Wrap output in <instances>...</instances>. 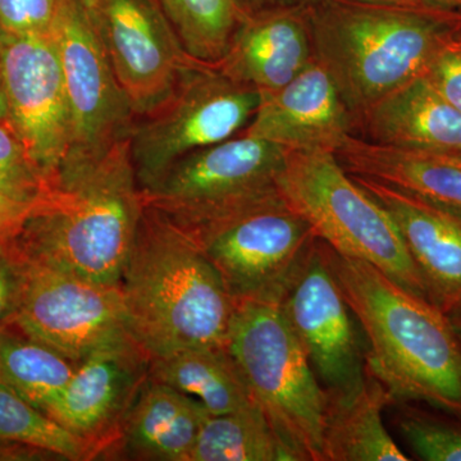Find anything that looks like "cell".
I'll use <instances>...</instances> for the list:
<instances>
[{"label": "cell", "mask_w": 461, "mask_h": 461, "mask_svg": "<svg viewBox=\"0 0 461 461\" xmlns=\"http://www.w3.org/2000/svg\"><path fill=\"white\" fill-rule=\"evenodd\" d=\"M189 56L217 65L245 16L240 0H158Z\"/></svg>", "instance_id": "cell-26"}, {"label": "cell", "mask_w": 461, "mask_h": 461, "mask_svg": "<svg viewBox=\"0 0 461 461\" xmlns=\"http://www.w3.org/2000/svg\"><path fill=\"white\" fill-rule=\"evenodd\" d=\"M130 332L153 357L226 345L236 304L186 230L145 203L120 282Z\"/></svg>", "instance_id": "cell-3"}, {"label": "cell", "mask_w": 461, "mask_h": 461, "mask_svg": "<svg viewBox=\"0 0 461 461\" xmlns=\"http://www.w3.org/2000/svg\"><path fill=\"white\" fill-rule=\"evenodd\" d=\"M149 378L196 400L209 415L226 414L256 402L226 345L185 348L153 357Z\"/></svg>", "instance_id": "cell-23"}, {"label": "cell", "mask_w": 461, "mask_h": 461, "mask_svg": "<svg viewBox=\"0 0 461 461\" xmlns=\"http://www.w3.org/2000/svg\"><path fill=\"white\" fill-rule=\"evenodd\" d=\"M190 461H290L271 421L257 402L208 415Z\"/></svg>", "instance_id": "cell-25"}, {"label": "cell", "mask_w": 461, "mask_h": 461, "mask_svg": "<svg viewBox=\"0 0 461 461\" xmlns=\"http://www.w3.org/2000/svg\"><path fill=\"white\" fill-rule=\"evenodd\" d=\"M260 95L259 107L242 133L287 150L336 154L357 126L329 72L315 58L284 87Z\"/></svg>", "instance_id": "cell-16"}, {"label": "cell", "mask_w": 461, "mask_h": 461, "mask_svg": "<svg viewBox=\"0 0 461 461\" xmlns=\"http://www.w3.org/2000/svg\"><path fill=\"white\" fill-rule=\"evenodd\" d=\"M90 14L136 118L203 65L185 50L158 0H96Z\"/></svg>", "instance_id": "cell-13"}, {"label": "cell", "mask_w": 461, "mask_h": 461, "mask_svg": "<svg viewBox=\"0 0 461 461\" xmlns=\"http://www.w3.org/2000/svg\"><path fill=\"white\" fill-rule=\"evenodd\" d=\"M259 91L214 65L194 67L171 95L136 118L130 154L141 193L153 189L181 158L240 135L259 107Z\"/></svg>", "instance_id": "cell-7"}, {"label": "cell", "mask_w": 461, "mask_h": 461, "mask_svg": "<svg viewBox=\"0 0 461 461\" xmlns=\"http://www.w3.org/2000/svg\"><path fill=\"white\" fill-rule=\"evenodd\" d=\"M369 140L414 150H461V113L424 76L393 90L357 121Z\"/></svg>", "instance_id": "cell-20"}, {"label": "cell", "mask_w": 461, "mask_h": 461, "mask_svg": "<svg viewBox=\"0 0 461 461\" xmlns=\"http://www.w3.org/2000/svg\"><path fill=\"white\" fill-rule=\"evenodd\" d=\"M0 190L26 205L35 204L47 191V182L7 121L0 122Z\"/></svg>", "instance_id": "cell-28"}, {"label": "cell", "mask_w": 461, "mask_h": 461, "mask_svg": "<svg viewBox=\"0 0 461 461\" xmlns=\"http://www.w3.org/2000/svg\"><path fill=\"white\" fill-rule=\"evenodd\" d=\"M149 366L150 357L135 342L95 351L77 364L45 414L91 442L102 455L120 441Z\"/></svg>", "instance_id": "cell-15"}, {"label": "cell", "mask_w": 461, "mask_h": 461, "mask_svg": "<svg viewBox=\"0 0 461 461\" xmlns=\"http://www.w3.org/2000/svg\"><path fill=\"white\" fill-rule=\"evenodd\" d=\"M60 0H0V27L14 35L50 33Z\"/></svg>", "instance_id": "cell-30"}, {"label": "cell", "mask_w": 461, "mask_h": 461, "mask_svg": "<svg viewBox=\"0 0 461 461\" xmlns=\"http://www.w3.org/2000/svg\"><path fill=\"white\" fill-rule=\"evenodd\" d=\"M5 445L23 446L65 460H90L100 455L91 442L69 432L0 382V446Z\"/></svg>", "instance_id": "cell-27"}, {"label": "cell", "mask_w": 461, "mask_h": 461, "mask_svg": "<svg viewBox=\"0 0 461 461\" xmlns=\"http://www.w3.org/2000/svg\"><path fill=\"white\" fill-rule=\"evenodd\" d=\"M226 339L254 402L271 421L290 461H324L327 391L280 305L235 303Z\"/></svg>", "instance_id": "cell-6"}, {"label": "cell", "mask_w": 461, "mask_h": 461, "mask_svg": "<svg viewBox=\"0 0 461 461\" xmlns=\"http://www.w3.org/2000/svg\"><path fill=\"white\" fill-rule=\"evenodd\" d=\"M50 35L71 112L69 153H96L130 136L136 114L115 77L90 12L80 0H60Z\"/></svg>", "instance_id": "cell-11"}, {"label": "cell", "mask_w": 461, "mask_h": 461, "mask_svg": "<svg viewBox=\"0 0 461 461\" xmlns=\"http://www.w3.org/2000/svg\"><path fill=\"white\" fill-rule=\"evenodd\" d=\"M323 256L359 323L366 366L396 402H426L461 420V342L447 315L372 264Z\"/></svg>", "instance_id": "cell-2"}, {"label": "cell", "mask_w": 461, "mask_h": 461, "mask_svg": "<svg viewBox=\"0 0 461 461\" xmlns=\"http://www.w3.org/2000/svg\"><path fill=\"white\" fill-rule=\"evenodd\" d=\"M278 190L317 239L336 253L372 264L400 286L429 302L395 221L351 177L335 153L288 150Z\"/></svg>", "instance_id": "cell-5"}, {"label": "cell", "mask_w": 461, "mask_h": 461, "mask_svg": "<svg viewBox=\"0 0 461 461\" xmlns=\"http://www.w3.org/2000/svg\"><path fill=\"white\" fill-rule=\"evenodd\" d=\"M393 402L395 397L368 366L357 390L327 391L324 461H408L382 418L384 408Z\"/></svg>", "instance_id": "cell-22"}, {"label": "cell", "mask_w": 461, "mask_h": 461, "mask_svg": "<svg viewBox=\"0 0 461 461\" xmlns=\"http://www.w3.org/2000/svg\"><path fill=\"white\" fill-rule=\"evenodd\" d=\"M314 57L359 121L378 100L423 76L460 29L461 14L329 0L311 12Z\"/></svg>", "instance_id": "cell-4"}, {"label": "cell", "mask_w": 461, "mask_h": 461, "mask_svg": "<svg viewBox=\"0 0 461 461\" xmlns=\"http://www.w3.org/2000/svg\"><path fill=\"white\" fill-rule=\"evenodd\" d=\"M346 171L461 217V150H414L351 135L336 151Z\"/></svg>", "instance_id": "cell-19"}, {"label": "cell", "mask_w": 461, "mask_h": 461, "mask_svg": "<svg viewBox=\"0 0 461 461\" xmlns=\"http://www.w3.org/2000/svg\"><path fill=\"white\" fill-rule=\"evenodd\" d=\"M351 177L395 221L423 278L429 302L445 314L460 308V215L371 178Z\"/></svg>", "instance_id": "cell-18"}, {"label": "cell", "mask_w": 461, "mask_h": 461, "mask_svg": "<svg viewBox=\"0 0 461 461\" xmlns=\"http://www.w3.org/2000/svg\"><path fill=\"white\" fill-rule=\"evenodd\" d=\"M287 153L241 132L181 158L142 196L182 230L196 229L280 196L278 177Z\"/></svg>", "instance_id": "cell-9"}, {"label": "cell", "mask_w": 461, "mask_h": 461, "mask_svg": "<svg viewBox=\"0 0 461 461\" xmlns=\"http://www.w3.org/2000/svg\"><path fill=\"white\" fill-rule=\"evenodd\" d=\"M130 136L96 153H69L8 241L18 262L120 286L144 212Z\"/></svg>", "instance_id": "cell-1"}, {"label": "cell", "mask_w": 461, "mask_h": 461, "mask_svg": "<svg viewBox=\"0 0 461 461\" xmlns=\"http://www.w3.org/2000/svg\"><path fill=\"white\" fill-rule=\"evenodd\" d=\"M311 12L299 8L247 12L215 68L260 94L281 89L314 60Z\"/></svg>", "instance_id": "cell-17"}, {"label": "cell", "mask_w": 461, "mask_h": 461, "mask_svg": "<svg viewBox=\"0 0 461 461\" xmlns=\"http://www.w3.org/2000/svg\"><path fill=\"white\" fill-rule=\"evenodd\" d=\"M446 315H447L450 323L453 324L455 333H456V336L459 338L461 342V306L460 308L455 309L451 313Z\"/></svg>", "instance_id": "cell-38"}, {"label": "cell", "mask_w": 461, "mask_h": 461, "mask_svg": "<svg viewBox=\"0 0 461 461\" xmlns=\"http://www.w3.org/2000/svg\"><path fill=\"white\" fill-rule=\"evenodd\" d=\"M32 206L9 198L0 190V241H8L14 235Z\"/></svg>", "instance_id": "cell-33"}, {"label": "cell", "mask_w": 461, "mask_h": 461, "mask_svg": "<svg viewBox=\"0 0 461 461\" xmlns=\"http://www.w3.org/2000/svg\"><path fill=\"white\" fill-rule=\"evenodd\" d=\"M81 3L85 5V8L87 9V11H91V9L94 8V5H95L96 0H80Z\"/></svg>", "instance_id": "cell-40"}, {"label": "cell", "mask_w": 461, "mask_h": 461, "mask_svg": "<svg viewBox=\"0 0 461 461\" xmlns=\"http://www.w3.org/2000/svg\"><path fill=\"white\" fill-rule=\"evenodd\" d=\"M397 429L420 459L461 461V426L421 411H402Z\"/></svg>", "instance_id": "cell-29"}, {"label": "cell", "mask_w": 461, "mask_h": 461, "mask_svg": "<svg viewBox=\"0 0 461 461\" xmlns=\"http://www.w3.org/2000/svg\"><path fill=\"white\" fill-rule=\"evenodd\" d=\"M20 277V267L0 242V327L5 326L14 313Z\"/></svg>", "instance_id": "cell-32"}, {"label": "cell", "mask_w": 461, "mask_h": 461, "mask_svg": "<svg viewBox=\"0 0 461 461\" xmlns=\"http://www.w3.org/2000/svg\"><path fill=\"white\" fill-rule=\"evenodd\" d=\"M285 320L321 386L346 393L366 377V348L317 239L280 302Z\"/></svg>", "instance_id": "cell-14"}, {"label": "cell", "mask_w": 461, "mask_h": 461, "mask_svg": "<svg viewBox=\"0 0 461 461\" xmlns=\"http://www.w3.org/2000/svg\"><path fill=\"white\" fill-rule=\"evenodd\" d=\"M350 2L366 3V5H393V7L421 8L412 0H350Z\"/></svg>", "instance_id": "cell-36"}, {"label": "cell", "mask_w": 461, "mask_h": 461, "mask_svg": "<svg viewBox=\"0 0 461 461\" xmlns=\"http://www.w3.org/2000/svg\"><path fill=\"white\" fill-rule=\"evenodd\" d=\"M7 123L45 182L72 148V120L56 42L50 33L14 35L2 29Z\"/></svg>", "instance_id": "cell-12"}, {"label": "cell", "mask_w": 461, "mask_h": 461, "mask_svg": "<svg viewBox=\"0 0 461 461\" xmlns=\"http://www.w3.org/2000/svg\"><path fill=\"white\" fill-rule=\"evenodd\" d=\"M76 366L11 323L0 327V382L44 414L65 390Z\"/></svg>", "instance_id": "cell-24"}, {"label": "cell", "mask_w": 461, "mask_h": 461, "mask_svg": "<svg viewBox=\"0 0 461 461\" xmlns=\"http://www.w3.org/2000/svg\"><path fill=\"white\" fill-rule=\"evenodd\" d=\"M7 121V104H5V85L2 71V27H0V122Z\"/></svg>", "instance_id": "cell-37"}, {"label": "cell", "mask_w": 461, "mask_h": 461, "mask_svg": "<svg viewBox=\"0 0 461 461\" xmlns=\"http://www.w3.org/2000/svg\"><path fill=\"white\" fill-rule=\"evenodd\" d=\"M423 76L436 93L461 113V50L448 42Z\"/></svg>", "instance_id": "cell-31"}, {"label": "cell", "mask_w": 461, "mask_h": 461, "mask_svg": "<svg viewBox=\"0 0 461 461\" xmlns=\"http://www.w3.org/2000/svg\"><path fill=\"white\" fill-rule=\"evenodd\" d=\"M16 262L20 288L7 323L76 364L103 348L136 344L120 286L41 264Z\"/></svg>", "instance_id": "cell-10"}, {"label": "cell", "mask_w": 461, "mask_h": 461, "mask_svg": "<svg viewBox=\"0 0 461 461\" xmlns=\"http://www.w3.org/2000/svg\"><path fill=\"white\" fill-rule=\"evenodd\" d=\"M415 5L442 14H461V0H412Z\"/></svg>", "instance_id": "cell-35"}, {"label": "cell", "mask_w": 461, "mask_h": 461, "mask_svg": "<svg viewBox=\"0 0 461 461\" xmlns=\"http://www.w3.org/2000/svg\"><path fill=\"white\" fill-rule=\"evenodd\" d=\"M450 45H453V47L457 48V50H461V26L460 29L457 30L456 32H455L453 41H450Z\"/></svg>", "instance_id": "cell-39"}, {"label": "cell", "mask_w": 461, "mask_h": 461, "mask_svg": "<svg viewBox=\"0 0 461 461\" xmlns=\"http://www.w3.org/2000/svg\"><path fill=\"white\" fill-rule=\"evenodd\" d=\"M208 415L196 400L148 375L124 420L118 444L132 459L190 461Z\"/></svg>", "instance_id": "cell-21"}, {"label": "cell", "mask_w": 461, "mask_h": 461, "mask_svg": "<svg viewBox=\"0 0 461 461\" xmlns=\"http://www.w3.org/2000/svg\"><path fill=\"white\" fill-rule=\"evenodd\" d=\"M184 230L213 264L235 303L280 304L317 241L281 195Z\"/></svg>", "instance_id": "cell-8"}, {"label": "cell", "mask_w": 461, "mask_h": 461, "mask_svg": "<svg viewBox=\"0 0 461 461\" xmlns=\"http://www.w3.org/2000/svg\"><path fill=\"white\" fill-rule=\"evenodd\" d=\"M240 2L247 12L275 8H299L313 11L329 0H240Z\"/></svg>", "instance_id": "cell-34"}]
</instances>
